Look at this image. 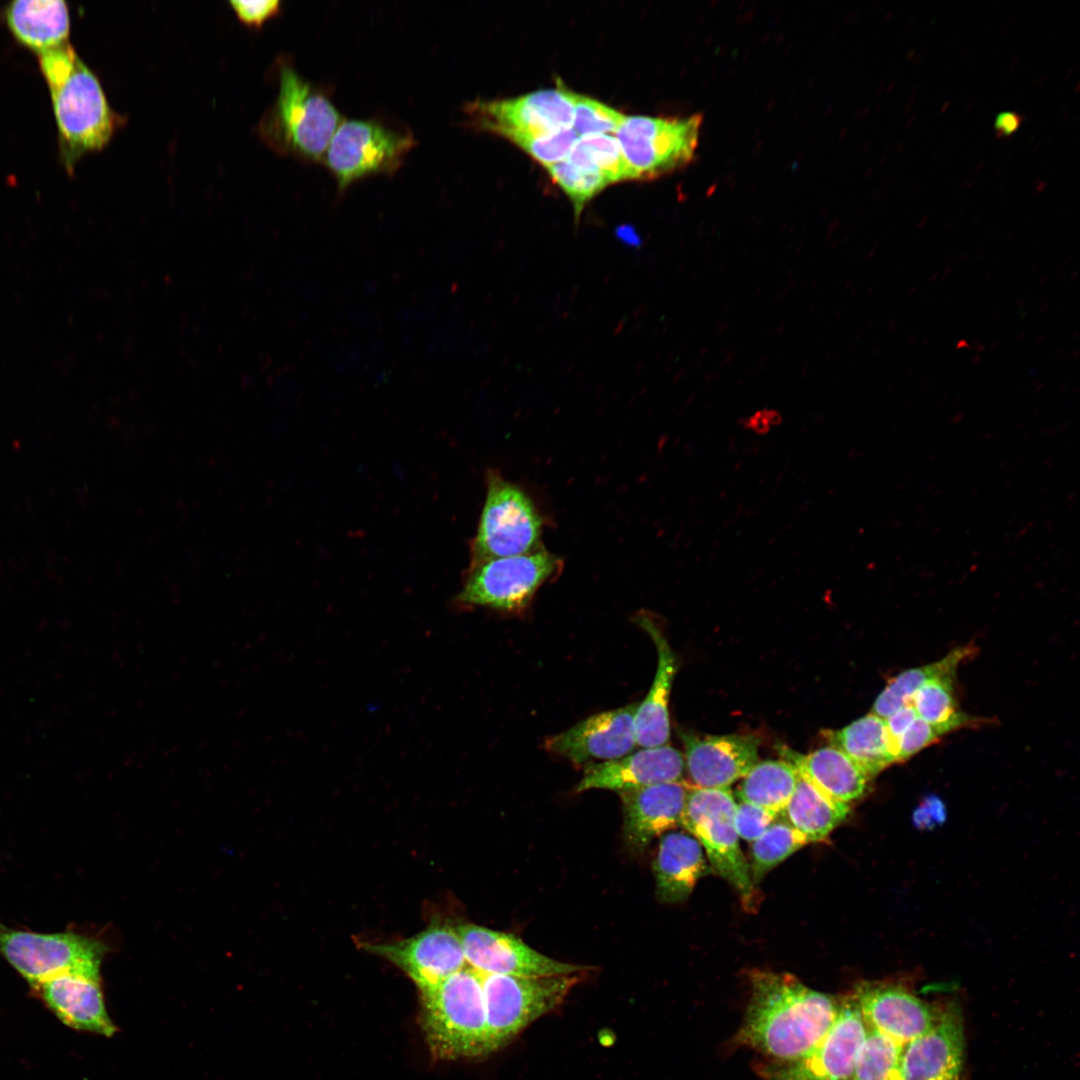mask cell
Returning <instances> with one entry per match:
<instances>
[{
	"label": "cell",
	"mask_w": 1080,
	"mask_h": 1080,
	"mask_svg": "<svg viewBox=\"0 0 1080 1080\" xmlns=\"http://www.w3.org/2000/svg\"><path fill=\"white\" fill-rule=\"evenodd\" d=\"M578 136L573 128L556 133L520 138L512 143L547 167L566 158Z\"/></svg>",
	"instance_id": "cell-37"
},
{
	"label": "cell",
	"mask_w": 1080,
	"mask_h": 1080,
	"mask_svg": "<svg viewBox=\"0 0 1080 1080\" xmlns=\"http://www.w3.org/2000/svg\"><path fill=\"white\" fill-rule=\"evenodd\" d=\"M798 772L787 761L757 762L742 778L737 788L741 802H747L780 814L789 801Z\"/></svg>",
	"instance_id": "cell-29"
},
{
	"label": "cell",
	"mask_w": 1080,
	"mask_h": 1080,
	"mask_svg": "<svg viewBox=\"0 0 1080 1080\" xmlns=\"http://www.w3.org/2000/svg\"><path fill=\"white\" fill-rule=\"evenodd\" d=\"M359 944L399 967L421 993L467 966L456 926L447 921L435 920L418 934L399 941Z\"/></svg>",
	"instance_id": "cell-14"
},
{
	"label": "cell",
	"mask_w": 1080,
	"mask_h": 1080,
	"mask_svg": "<svg viewBox=\"0 0 1080 1080\" xmlns=\"http://www.w3.org/2000/svg\"><path fill=\"white\" fill-rule=\"evenodd\" d=\"M561 561L543 547L522 555L492 558L470 565L455 603L459 608L484 607L519 612L537 590L560 569Z\"/></svg>",
	"instance_id": "cell-9"
},
{
	"label": "cell",
	"mask_w": 1080,
	"mask_h": 1080,
	"mask_svg": "<svg viewBox=\"0 0 1080 1080\" xmlns=\"http://www.w3.org/2000/svg\"><path fill=\"white\" fill-rule=\"evenodd\" d=\"M849 812V804L830 798L798 773L794 791L779 815L809 843L826 840Z\"/></svg>",
	"instance_id": "cell-27"
},
{
	"label": "cell",
	"mask_w": 1080,
	"mask_h": 1080,
	"mask_svg": "<svg viewBox=\"0 0 1080 1080\" xmlns=\"http://www.w3.org/2000/svg\"><path fill=\"white\" fill-rule=\"evenodd\" d=\"M486 482V497L472 541L470 565L541 548L543 519L531 498L496 471L488 472Z\"/></svg>",
	"instance_id": "cell-8"
},
{
	"label": "cell",
	"mask_w": 1080,
	"mask_h": 1080,
	"mask_svg": "<svg viewBox=\"0 0 1080 1080\" xmlns=\"http://www.w3.org/2000/svg\"><path fill=\"white\" fill-rule=\"evenodd\" d=\"M868 1026L853 997H842L838 1014L823 1038L804 1056L761 1068L766 1080H853L858 1052Z\"/></svg>",
	"instance_id": "cell-13"
},
{
	"label": "cell",
	"mask_w": 1080,
	"mask_h": 1080,
	"mask_svg": "<svg viewBox=\"0 0 1080 1080\" xmlns=\"http://www.w3.org/2000/svg\"><path fill=\"white\" fill-rule=\"evenodd\" d=\"M427 1042L441 1059L489 1054L482 976L469 966L421 993Z\"/></svg>",
	"instance_id": "cell-4"
},
{
	"label": "cell",
	"mask_w": 1080,
	"mask_h": 1080,
	"mask_svg": "<svg viewBox=\"0 0 1080 1080\" xmlns=\"http://www.w3.org/2000/svg\"><path fill=\"white\" fill-rule=\"evenodd\" d=\"M780 420L781 417L778 412L775 410L764 409L747 419L746 426L757 433H764L768 431L771 426L776 425Z\"/></svg>",
	"instance_id": "cell-43"
},
{
	"label": "cell",
	"mask_w": 1080,
	"mask_h": 1080,
	"mask_svg": "<svg viewBox=\"0 0 1080 1080\" xmlns=\"http://www.w3.org/2000/svg\"><path fill=\"white\" fill-rule=\"evenodd\" d=\"M2 16L15 40L37 55L69 43L70 14L64 1H12Z\"/></svg>",
	"instance_id": "cell-25"
},
{
	"label": "cell",
	"mask_w": 1080,
	"mask_h": 1080,
	"mask_svg": "<svg viewBox=\"0 0 1080 1080\" xmlns=\"http://www.w3.org/2000/svg\"><path fill=\"white\" fill-rule=\"evenodd\" d=\"M545 168L551 179L570 200L573 206L575 222L580 219L588 202L609 185L601 175L579 170L565 159Z\"/></svg>",
	"instance_id": "cell-35"
},
{
	"label": "cell",
	"mask_w": 1080,
	"mask_h": 1080,
	"mask_svg": "<svg viewBox=\"0 0 1080 1080\" xmlns=\"http://www.w3.org/2000/svg\"><path fill=\"white\" fill-rule=\"evenodd\" d=\"M833 744L870 780L896 762L885 721L873 713L837 731L833 736Z\"/></svg>",
	"instance_id": "cell-28"
},
{
	"label": "cell",
	"mask_w": 1080,
	"mask_h": 1080,
	"mask_svg": "<svg viewBox=\"0 0 1080 1080\" xmlns=\"http://www.w3.org/2000/svg\"><path fill=\"white\" fill-rule=\"evenodd\" d=\"M32 989L67 1026L106 1037L116 1032L105 1006L100 978L64 973Z\"/></svg>",
	"instance_id": "cell-22"
},
{
	"label": "cell",
	"mask_w": 1080,
	"mask_h": 1080,
	"mask_svg": "<svg viewBox=\"0 0 1080 1080\" xmlns=\"http://www.w3.org/2000/svg\"><path fill=\"white\" fill-rule=\"evenodd\" d=\"M955 674L935 677L922 685L909 704L917 716L935 727L942 735L955 729L974 726L981 721L962 712L954 695Z\"/></svg>",
	"instance_id": "cell-31"
},
{
	"label": "cell",
	"mask_w": 1080,
	"mask_h": 1080,
	"mask_svg": "<svg viewBox=\"0 0 1080 1080\" xmlns=\"http://www.w3.org/2000/svg\"><path fill=\"white\" fill-rule=\"evenodd\" d=\"M689 787L677 781L619 792L628 848L640 852L654 838L681 825Z\"/></svg>",
	"instance_id": "cell-20"
},
{
	"label": "cell",
	"mask_w": 1080,
	"mask_h": 1080,
	"mask_svg": "<svg viewBox=\"0 0 1080 1080\" xmlns=\"http://www.w3.org/2000/svg\"><path fill=\"white\" fill-rule=\"evenodd\" d=\"M963 1061V1025L949 1008L930 1030L903 1045L900 1080H961Z\"/></svg>",
	"instance_id": "cell-21"
},
{
	"label": "cell",
	"mask_w": 1080,
	"mask_h": 1080,
	"mask_svg": "<svg viewBox=\"0 0 1080 1080\" xmlns=\"http://www.w3.org/2000/svg\"><path fill=\"white\" fill-rule=\"evenodd\" d=\"M685 770L698 788H729L758 762L759 739L753 735L700 737L681 732Z\"/></svg>",
	"instance_id": "cell-18"
},
{
	"label": "cell",
	"mask_w": 1080,
	"mask_h": 1080,
	"mask_svg": "<svg viewBox=\"0 0 1080 1080\" xmlns=\"http://www.w3.org/2000/svg\"><path fill=\"white\" fill-rule=\"evenodd\" d=\"M942 736L935 727L917 716L898 740L897 762L909 759Z\"/></svg>",
	"instance_id": "cell-39"
},
{
	"label": "cell",
	"mask_w": 1080,
	"mask_h": 1080,
	"mask_svg": "<svg viewBox=\"0 0 1080 1080\" xmlns=\"http://www.w3.org/2000/svg\"><path fill=\"white\" fill-rule=\"evenodd\" d=\"M489 1053L557 1008L580 982L581 972L552 976L481 974Z\"/></svg>",
	"instance_id": "cell-5"
},
{
	"label": "cell",
	"mask_w": 1080,
	"mask_h": 1080,
	"mask_svg": "<svg viewBox=\"0 0 1080 1080\" xmlns=\"http://www.w3.org/2000/svg\"><path fill=\"white\" fill-rule=\"evenodd\" d=\"M916 718L914 708L908 703L884 719L896 762L898 740Z\"/></svg>",
	"instance_id": "cell-41"
},
{
	"label": "cell",
	"mask_w": 1080,
	"mask_h": 1080,
	"mask_svg": "<svg viewBox=\"0 0 1080 1080\" xmlns=\"http://www.w3.org/2000/svg\"><path fill=\"white\" fill-rule=\"evenodd\" d=\"M779 815L765 808L740 802L734 813V826L739 838L753 842L759 838Z\"/></svg>",
	"instance_id": "cell-38"
},
{
	"label": "cell",
	"mask_w": 1080,
	"mask_h": 1080,
	"mask_svg": "<svg viewBox=\"0 0 1080 1080\" xmlns=\"http://www.w3.org/2000/svg\"><path fill=\"white\" fill-rule=\"evenodd\" d=\"M735 1042L773 1058L794 1061L827 1033L841 998L814 990L788 973L755 971Z\"/></svg>",
	"instance_id": "cell-1"
},
{
	"label": "cell",
	"mask_w": 1080,
	"mask_h": 1080,
	"mask_svg": "<svg viewBox=\"0 0 1080 1080\" xmlns=\"http://www.w3.org/2000/svg\"><path fill=\"white\" fill-rule=\"evenodd\" d=\"M106 944L72 929L42 933L0 921V956L32 987L51 977L76 973L100 978Z\"/></svg>",
	"instance_id": "cell-6"
},
{
	"label": "cell",
	"mask_w": 1080,
	"mask_h": 1080,
	"mask_svg": "<svg viewBox=\"0 0 1080 1080\" xmlns=\"http://www.w3.org/2000/svg\"><path fill=\"white\" fill-rule=\"evenodd\" d=\"M807 843V839L785 819L775 820L751 842L748 864L753 884L759 883L768 872Z\"/></svg>",
	"instance_id": "cell-33"
},
{
	"label": "cell",
	"mask_w": 1080,
	"mask_h": 1080,
	"mask_svg": "<svg viewBox=\"0 0 1080 1080\" xmlns=\"http://www.w3.org/2000/svg\"><path fill=\"white\" fill-rule=\"evenodd\" d=\"M565 160L579 170L601 175L609 184L636 179L617 139L607 134L578 137Z\"/></svg>",
	"instance_id": "cell-32"
},
{
	"label": "cell",
	"mask_w": 1080,
	"mask_h": 1080,
	"mask_svg": "<svg viewBox=\"0 0 1080 1080\" xmlns=\"http://www.w3.org/2000/svg\"><path fill=\"white\" fill-rule=\"evenodd\" d=\"M638 705L630 703L591 715L547 737L544 748L577 767L623 757L637 746L634 718Z\"/></svg>",
	"instance_id": "cell-16"
},
{
	"label": "cell",
	"mask_w": 1080,
	"mask_h": 1080,
	"mask_svg": "<svg viewBox=\"0 0 1080 1080\" xmlns=\"http://www.w3.org/2000/svg\"><path fill=\"white\" fill-rule=\"evenodd\" d=\"M903 1045L868 1027L858 1052L853 1080H900Z\"/></svg>",
	"instance_id": "cell-34"
},
{
	"label": "cell",
	"mask_w": 1080,
	"mask_h": 1080,
	"mask_svg": "<svg viewBox=\"0 0 1080 1080\" xmlns=\"http://www.w3.org/2000/svg\"><path fill=\"white\" fill-rule=\"evenodd\" d=\"M782 754L801 776L836 801L850 805L866 792L870 779L835 746L822 747L807 755L783 748Z\"/></svg>",
	"instance_id": "cell-26"
},
{
	"label": "cell",
	"mask_w": 1080,
	"mask_h": 1080,
	"mask_svg": "<svg viewBox=\"0 0 1080 1080\" xmlns=\"http://www.w3.org/2000/svg\"><path fill=\"white\" fill-rule=\"evenodd\" d=\"M635 622L651 637L658 655L653 683L635 713L636 743L641 748L658 747L666 745L670 737L668 704L678 663L665 635L653 619L640 614Z\"/></svg>",
	"instance_id": "cell-23"
},
{
	"label": "cell",
	"mask_w": 1080,
	"mask_h": 1080,
	"mask_svg": "<svg viewBox=\"0 0 1080 1080\" xmlns=\"http://www.w3.org/2000/svg\"><path fill=\"white\" fill-rule=\"evenodd\" d=\"M38 63L51 96L60 158L72 173L80 158L110 141L122 120L71 44L38 55Z\"/></svg>",
	"instance_id": "cell-2"
},
{
	"label": "cell",
	"mask_w": 1080,
	"mask_h": 1080,
	"mask_svg": "<svg viewBox=\"0 0 1080 1080\" xmlns=\"http://www.w3.org/2000/svg\"><path fill=\"white\" fill-rule=\"evenodd\" d=\"M852 995L867 1026L901 1045L930 1030L943 1011L892 983H863Z\"/></svg>",
	"instance_id": "cell-17"
},
{
	"label": "cell",
	"mask_w": 1080,
	"mask_h": 1080,
	"mask_svg": "<svg viewBox=\"0 0 1080 1080\" xmlns=\"http://www.w3.org/2000/svg\"><path fill=\"white\" fill-rule=\"evenodd\" d=\"M340 123L332 102L291 66L283 65L278 95L261 118L258 133L279 154L317 161L323 159Z\"/></svg>",
	"instance_id": "cell-3"
},
{
	"label": "cell",
	"mask_w": 1080,
	"mask_h": 1080,
	"mask_svg": "<svg viewBox=\"0 0 1080 1080\" xmlns=\"http://www.w3.org/2000/svg\"><path fill=\"white\" fill-rule=\"evenodd\" d=\"M1023 118L1018 112H1000L995 118L994 130L999 138L1013 136L1021 127Z\"/></svg>",
	"instance_id": "cell-42"
},
{
	"label": "cell",
	"mask_w": 1080,
	"mask_h": 1080,
	"mask_svg": "<svg viewBox=\"0 0 1080 1080\" xmlns=\"http://www.w3.org/2000/svg\"><path fill=\"white\" fill-rule=\"evenodd\" d=\"M974 652L975 647L971 645L958 647L933 663L902 671L887 682L874 701L871 713L886 719L908 704L915 692L930 679L955 674L958 665Z\"/></svg>",
	"instance_id": "cell-30"
},
{
	"label": "cell",
	"mask_w": 1080,
	"mask_h": 1080,
	"mask_svg": "<svg viewBox=\"0 0 1080 1080\" xmlns=\"http://www.w3.org/2000/svg\"><path fill=\"white\" fill-rule=\"evenodd\" d=\"M683 754L670 745L641 748L618 759L586 766L576 792L606 789L617 793L682 780Z\"/></svg>",
	"instance_id": "cell-19"
},
{
	"label": "cell",
	"mask_w": 1080,
	"mask_h": 1080,
	"mask_svg": "<svg viewBox=\"0 0 1080 1080\" xmlns=\"http://www.w3.org/2000/svg\"><path fill=\"white\" fill-rule=\"evenodd\" d=\"M415 139L373 120H345L336 129L322 160L339 190L375 174L396 171Z\"/></svg>",
	"instance_id": "cell-11"
},
{
	"label": "cell",
	"mask_w": 1080,
	"mask_h": 1080,
	"mask_svg": "<svg viewBox=\"0 0 1080 1080\" xmlns=\"http://www.w3.org/2000/svg\"><path fill=\"white\" fill-rule=\"evenodd\" d=\"M574 92L562 81L555 88L540 89L501 100L477 99L465 105L472 126L513 142L573 128Z\"/></svg>",
	"instance_id": "cell-12"
},
{
	"label": "cell",
	"mask_w": 1080,
	"mask_h": 1080,
	"mask_svg": "<svg viewBox=\"0 0 1080 1080\" xmlns=\"http://www.w3.org/2000/svg\"><path fill=\"white\" fill-rule=\"evenodd\" d=\"M573 129L578 137L616 133L625 115L593 98L574 92Z\"/></svg>",
	"instance_id": "cell-36"
},
{
	"label": "cell",
	"mask_w": 1080,
	"mask_h": 1080,
	"mask_svg": "<svg viewBox=\"0 0 1080 1080\" xmlns=\"http://www.w3.org/2000/svg\"><path fill=\"white\" fill-rule=\"evenodd\" d=\"M736 806L729 788L690 786L681 825L704 848L712 872L726 880L745 905H750L754 884L734 826Z\"/></svg>",
	"instance_id": "cell-7"
},
{
	"label": "cell",
	"mask_w": 1080,
	"mask_h": 1080,
	"mask_svg": "<svg viewBox=\"0 0 1080 1080\" xmlns=\"http://www.w3.org/2000/svg\"><path fill=\"white\" fill-rule=\"evenodd\" d=\"M280 4L277 0L230 1V5L238 19L249 26H260L267 19L278 14Z\"/></svg>",
	"instance_id": "cell-40"
},
{
	"label": "cell",
	"mask_w": 1080,
	"mask_h": 1080,
	"mask_svg": "<svg viewBox=\"0 0 1080 1080\" xmlns=\"http://www.w3.org/2000/svg\"><path fill=\"white\" fill-rule=\"evenodd\" d=\"M657 898L668 904L686 900L698 881L712 872L699 841L689 832L660 836L653 862Z\"/></svg>",
	"instance_id": "cell-24"
},
{
	"label": "cell",
	"mask_w": 1080,
	"mask_h": 1080,
	"mask_svg": "<svg viewBox=\"0 0 1080 1080\" xmlns=\"http://www.w3.org/2000/svg\"><path fill=\"white\" fill-rule=\"evenodd\" d=\"M702 122L701 114L683 118L625 116L615 138L636 179H655L694 159Z\"/></svg>",
	"instance_id": "cell-10"
},
{
	"label": "cell",
	"mask_w": 1080,
	"mask_h": 1080,
	"mask_svg": "<svg viewBox=\"0 0 1080 1080\" xmlns=\"http://www.w3.org/2000/svg\"><path fill=\"white\" fill-rule=\"evenodd\" d=\"M467 966L480 974L552 976L584 972L531 948L513 934L472 923L456 925Z\"/></svg>",
	"instance_id": "cell-15"
}]
</instances>
